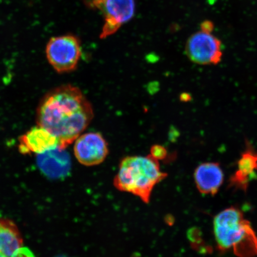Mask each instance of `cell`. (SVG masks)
<instances>
[{"instance_id":"1","label":"cell","mask_w":257,"mask_h":257,"mask_svg":"<svg viewBox=\"0 0 257 257\" xmlns=\"http://www.w3.org/2000/svg\"><path fill=\"white\" fill-rule=\"evenodd\" d=\"M94 117L91 103L80 90L70 85L59 86L45 95L38 105V126L57 138L65 149L88 127Z\"/></svg>"},{"instance_id":"2","label":"cell","mask_w":257,"mask_h":257,"mask_svg":"<svg viewBox=\"0 0 257 257\" xmlns=\"http://www.w3.org/2000/svg\"><path fill=\"white\" fill-rule=\"evenodd\" d=\"M167 175L161 170L159 160L152 154L128 156L121 161L114 185L118 190L136 195L148 204L154 187Z\"/></svg>"},{"instance_id":"3","label":"cell","mask_w":257,"mask_h":257,"mask_svg":"<svg viewBox=\"0 0 257 257\" xmlns=\"http://www.w3.org/2000/svg\"><path fill=\"white\" fill-rule=\"evenodd\" d=\"M213 226L220 250L232 249L239 256L257 255V236L239 208L232 207L221 211L214 217Z\"/></svg>"},{"instance_id":"4","label":"cell","mask_w":257,"mask_h":257,"mask_svg":"<svg viewBox=\"0 0 257 257\" xmlns=\"http://www.w3.org/2000/svg\"><path fill=\"white\" fill-rule=\"evenodd\" d=\"M81 54L80 40L75 35H65L51 38L47 45L48 62L59 73L75 70Z\"/></svg>"},{"instance_id":"5","label":"cell","mask_w":257,"mask_h":257,"mask_svg":"<svg viewBox=\"0 0 257 257\" xmlns=\"http://www.w3.org/2000/svg\"><path fill=\"white\" fill-rule=\"evenodd\" d=\"M86 4L99 10L104 16L101 39L115 34L133 18L136 11L135 0H86Z\"/></svg>"},{"instance_id":"6","label":"cell","mask_w":257,"mask_h":257,"mask_svg":"<svg viewBox=\"0 0 257 257\" xmlns=\"http://www.w3.org/2000/svg\"><path fill=\"white\" fill-rule=\"evenodd\" d=\"M186 56L200 65L216 64L222 57L221 43L210 32L201 31L191 35L186 42Z\"/></svg>"},{"instance_id":"7","label":"cell","mask_w":257,"mask_h":257,"mask_svg":"<svg viewBox=\"0 0 257 257\" xmlns=\"http://www.w3.org/2000/svg\"><path fill=\"white\" fill-rule=\"evenodd\" d=\"M74 154L82 165H98L104 162L108 155V144L100 134L88 133L80 135L75 140Z\"/></svg>"},{"instance_id":"8","label":"cell","mask_w":257,"mask_h":257,"mask_svg":"<svg viewBox=\"0 0 257 257\" xmlns=\"http://www.w3.org/2000/svg\"><path fill=\"white\" fill-rule=\"evenodd\" d=\"M37 162L44 174L51 179L66 176L71 167L68 153L65 152V149L59 147L37 154Z\"/></svg>"},{"instance_id":"9","label":"cell","mask_w":257,"mask_h":257,"mask_svg":"<svg viewBox=\"0 0 257 257\" xmlns=\"http://www.w3.org/2000/svg\"><path fill=\"white\" fill-rule=\"evenodd\" d=\"M29 252L24 248L23 237L16 224L0 218V256H28Z\"/></svg>"},{"instance_id":"10","label":"cell","mask_w":257,"mask_h":257,"mask_svg":"<svg viewBox=\"0 0 257 257\" xmlns=\"http://www.w3.org/2000/svg\"><path fill=\"white\" fill-rule=\"evenodd\" d=\"M21 153H43L60 147V142L53 134L40 126L34 127L20 138Z\"/></svg>"},{"instance_id":"11","label":"cell","mask_w":257,"mask_h":257,"mask_svg":"<svg viewBox=\"0 0 257 257\" xmlns=\"http://www.w3.org/2000/svg\"><path fill=\"white\" fill-rule=\"evenodd\" d=\"M194 179L196 186L201 194L214 195L223 184L224 174L218 163H204L195 169Z\"/></svg>"},{"instance_id":"12","label":"cell","mask_w":257,"mask_h":257,"mask_svg":"<svg viewBox=\"0 0 257 257\" xmlns=\"http://www.w3.org/2000/svg\"><path fill=\"white\" fill-rule=\"evenodd\" d=\"M257 153L248 145L237 163V169L230 180V186L246 191L249 182L255 176Z\"/></svg>"},{"instance_id":"13","label":"cell","mask_w":257,"mask_h":257,"mask_svg":"<svg viewBox=\"0 0 257 257\" xmlns=\"http://www.w3.org/2000/svg\"><path fill=\"white\" fill-rule=\"evenodd\" d=\"M213 25L210 24V22H205L204 24L201 25L202 30L211 32L213 30Z\"/></svg>"}]
</instances>
